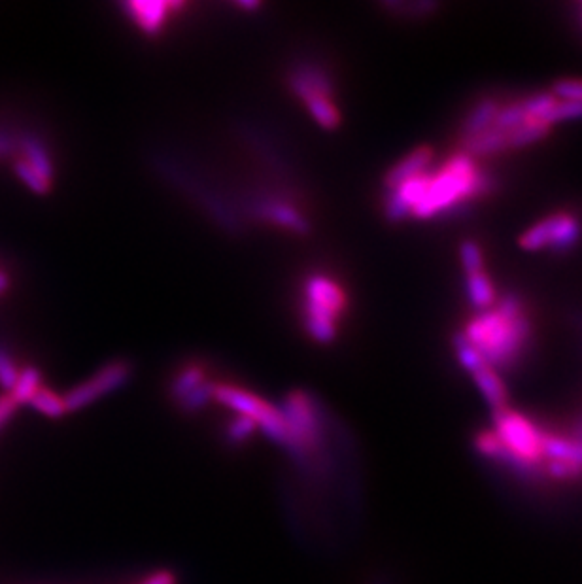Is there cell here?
I'll return each mask as SVG.
<instances>
[{"instance_id": "cb8c5ba5", "label": "cell", "mask_w": 582, "mask_h": 584, "mask_svg": "<svg viewBox=\"0 0 582 584\" xmlns=\"http://www.w3.org/2000/svg\"><path fill=\"white\" fill-rule=\"evenodd\" d=\"M548 127L560 121L582 120V103L571 101H556V104L541 118Z\"/></svg>"}, {"instance_id": "9a60e30c", "label": "cell", "mask_w": 582, "mask_h": 584, "mask_svg": "<svg viewBox=\"0 0 582 584\" xmlns=\"http://www.w3.org/2000/svg\"><path fill=\"white\" fill-rule=\"evenodd\" d=\"M505 150H509L507 133L494 129V127H490L488 131L480 133L477 137L462 140V154L469 155V157L497 154V152H505Z\"/></svg>"}, {"instance_id": "4fadbf2b", "label": "cell", "mask_w": 582, "mask_h": 584, "mask_svg": "<svg viewBox=\"0 0 582 584\" xmlns=\"http://www.w3.org/2000/svg\"><path fill=\"white\" fill-rule=\"evenodd\" d=\"M501 110V104L497 99H482L469 114L467 118L463 120L462 123V140H467V138L477 137L480 133L488 131L494 121H496L497 112Z\"/></svg>"}, {"instance_id": "1f68e13d", "label": "cell", "mask_w": 582, "mask_h": 584, "mask_svg": "<svg viewBox=\"0 0 582 584\" xmlns=\"http://www.w3.org/2000/svg\"><path fill=\"white\" fill-rule=\"evenodd\" d=\"M8 286H10V278H8V275L4 271H0V293L6 292Z\"/></svg>"}, {"instance_id": "44dd1931", "label": "cell", "mask_w": 582, "mask_h": 584, "mask_svg": "<svg viewBox=\"0 0 582 584\" xmlns=\"http://www.w3.org/2000/svg\"><path fill=\"white\" fill-rule=\"evenodd\" d=\"M454 348H456V356H458V361L462 363L463 369H467L471 375H477L488 367L482 360L479 350L465 339L463 333L454 335Z\"/></svg>"}, {"instance_id": "ac0fdd59", "label": "cell", "mask_w": 582, "mask_h": 584, "mask_svg": "<svg viewBox=\"0 0 582 584\" xmlns=\"http://www.w3.org/2000/svg\"><path fill=\"white\" fill-rule=\"evenodd\" d=\"M27 405H31L36 413L46 418H63L67 414V405L63 396H59L57 392H53L46 386H40Z\"/></svg>"}, {"instance_id": "3957f363", "label": "cell", "mask_w": 582, "mask_h": 584, "mask_svg": "<svg viewBox=\"0 0 582 584\" xmlns=\"http://www.w3.org/2000/svg\"><path fill=\"white\" fill-rule=\"evenodd\" d=\"M346 293L326 275L309 276L303 290L305 331L316 343L329 344L337 337V324L346 310Z\"/></svg>"}, {"instance_id": "5b68a950", "label": "cell", "mask_w": 582, "mask_h": 584, "mask_svg": "<svg viewBox=\"0 0 582 584\" xmlns=\"http://www.w3.org/2000/svg\"><path fill=\"white\" fill-rule=\"evenodd\" d=\"M293 437V458L303 464L320 456L324 443V424L318 403L305 392H291L280 409Z\"/></svg>"}, {"instance_id": "4316f807", "label": "cell", "mask_w": 582, "mask_h": 584, "mask_svg": "<svg viewBox=\"0 0 582 584\" xmlns=\"http://www.w3.org/2000/svg\"><path fill=\"white\" fill-rule=\"evenodd\" d=\"M19 371L21 369L16 365L14 358L0 346V386L6 390V394L12 392L16 380H18Z\"/></svg>"}, {"instance_id": "e0dca14e", "label": "cell", "mask_w": 582, "mask_h": 584, "mask_svg": "<svg viewBox=\"0 0 582 584\" xmlns=\"http://www.w3.org/2000/svg\"><path fill=\"white\" fill-rule=\"evenodd\" d=\"M465 288H467V297L475 309L488 310L496 303L494 284L484 271L475 273V275H467Z\"/></svg>"}, {"instance_id": "5bb4252c", "label": "cell", "mask_w": 582, "mask_h": 584, "mask_svg": "<svg viewBox=\"0 0 582 584\" xmlns=\"http://www.w3.org/2000/svg\"><path fill=\"white\" fill-rule=\"evenodd\" d=\"M473 378H475V384L479 386L480 394L484 396L488 407L492 409V414L499 413L507 405V388L501 375L492 371L490 367H486L484 371L473 375Z\"/></svg>"}, {"instance_id": "52a82bcc", "label": "cell", "mask_w": 582, "mask_h": 584, "mask_svg": "<svg viewBox=\"0 0 582 584\" xmlns=\"http://www.w3.org/2000/svg\"><path fill=\"white\" fill-rule=\"evenodd\" d=\"M582 224L581 220L573 214L560 212L554 216H548L543 222L530 227L522 237H520V248L528 252H537L543 248H550L554 252H567L577 242L581 241Z\"/></svg>"}, {"instance_id": "8fae6325", "label": "cell", "mask_w": 582, "mask_h": 584, "mask_svg": "<svg viewBox=\"0 0 582 584\" xmlns=\"http://www.w3.org/2000/svg\"><path fill=\"white\" fill-rule=\"evenodd\" d=\"M178 6V2H127L123 10L133 19L138 31H142L144 35L155 36L165 29L171 10Z\"/></svg>"}, {"instance_id": "2e32d148", "label": "cell", "mask_w": 582, "mask_h": 584, "mask_svg": "<svg viewBox=\"0 0 582 584\" xmlns=\"http://www.w3.org/2000/svg\"><path fill=\"white\" fill-rule=\"evenodd\" d=\"M548 133H550V127L545 121L528 118L524 123H520L518 127H514L513 131L507 133V146H509V150L526 148L530 144L543 140Z\"/></svg>"}, {"instance_id": "277c9868", "label": "cell", "mask_w": 582, "mask_h": 584, "mask_svg": "<svg viewBox=\"0 0 582 584\" xmlns=\"http://www.w3.org/2000/svg\"><path fill=\"white\" fill-rule=\"evenodd\" d=\"M212 397L216 403L235 411L240 416L250 418L278 447L293 454V437L290 426L280 409H276L269 401L257 396L254 392L240 388L229 382H214Z\"/></svg>"}, {"instance_id": "4dcf8cb0", "label": "cell", "mask_w": 582, "mask_h": 584, "mask_svg": "<svg viewBox=\"0 0 582 584\" xmlns=\"http://www.w3.org/2000/svg\"><path fill=\"white\" fill-rule=\"evenodd\" d=\"M18 407V403L8 394L0 396V430L12 420V416L18 411Z\"/></svg>"}, {"instance_id": "f1b7e54d", "label": "cell", "mask_w": 582, "mask_h": 584, "mask_svg": "<svg viewBox=\"0 0 582 584\" xmlns=\"http://www.w3.org/2000/svg\"><path fill=\"white\" fill-rule=\"evenodd\" d=\"M496 310L501 316H503V318H505V320H514V318H518L520 314H524V310H522V301H520V297H518L516 293H507V295H503Z\"/></svg>"}, {"instance_id": "d6986e66", "label": "cell", "mask_w": 582, "mask_h": 584, "mask_svg": "<svg viewBox=\"0 0 582 584\" xmlns=\"http://www.w3.org/2000/svg\"><path fill=\"white\" fill-rule=\"evenodd\" d=\"M257 431L256 424L250 418L235 414V418H231L225 426L223 439L231 448H242L250 439H254Z\"/></svg>"}, {"instance_id": "ffe728a7", "label": "cell", "mask_w": 582, "mask_h": 584, "mask_svg": "<svg viewBox=\"0 0 582 584\" xmlns=\"http://www.w3.org/2000/svg\"><path fill=\"white\" fill-rule=\"evenodd\" d=\"M40 386H42L40 371L36 367H23L19 371L18 380L8 396L12 397L18 405H27Z\"/></svg>"}, {"instance_id": "7c38bea8", "label": "cell", "mask_w": 582, "mask_h": 584, "mask_svg": "<svg viewBox=\"0 0 582 584\" xmlns=\"http://www.w3.org/2000/svg\"><path fill=\"white\" fill-rule=\"evenodd\" d=\"M431 159H433V148H429V146H420V148L412 150L411 154L405 155L386 174L384 186L392 191V189L405 184L407 180H411L414 176L424 174L429 167V163H431Z\"/></svg>"}, {"instance_id": "9c48e42d", "label": "cell", "mask_w": 582, "mask_h": 584, "mask_svg": "<svg viewBox=\"0 0 582 584\" xmlns=\"http://www.w3.org/2000/svg\"><path fill=\"white\" fill-rule=\"evenodd\" d=\"M212 386L214 380L208 377L201 363H186L174 373L169 394L176 407L184 413H199L214 401Z\"/></svg>"}, {"instance_id": "d6a6232c", "label": "cell", "mask_w": 582, "mask_h": 584, "mask_svg": "<svg viewBox=\"0 0 582 584\" xmlns=\"http://www.w3.org/2000/svg\"><path fill=\"white\" fill-rule=\"evenodd\" d=\"M240 8H248V10H252V8H259V4L257 2H239Z\"/></svg>"}, {"instance_id": "83f0119b", "label": "cell", "mask_w": 582, "mask_h": 584, "mask_svg": "<svg viewBox=\"0 0 582 584\" xmlns=\"http://www.w3.org/2000/svg\"><path fill=\"white\" fill-rule=\"evenodd\" d=\"M552 95L558 101L582 103V80H558L552 86Z\"/></svg>"}, {"instance_id": "7402d4cb", "label": "cell", "mask_w": 582, "mask_h": 584, "mask_svg": "<svg viewBox=\"0 0 582 584\" xmlns=\"http://www.w3.org/2000/svg\"><path fill=\"white\" fill-rule=\"evenodd\" d=\"M14 172L18 176L19 180L31 189L33 193H38V195H46L50 189H52V182H48L40 172L35 171L27 161H23L21 157H18L14 161Z\"/></svg>"}, {"instance_id": "8992f818", "label": "cell", "mask_w": 582, "mask_h": 584, "mask_svg": "<svg viewBox=\"0 0 582 584\" xmlns=\"http://www.w3.org/2000/svg\"><path fill=\"white\" fill-rule=\"evenodd\" d=\"M290 89L309 108L310 116L324 129L341 125L339 108L333 101V80L326 70L314 63H299L288 74Z\"/></svg>"}, {"instance_id": "f546056e", "label": "cell", "mask_w": 582, "mask_h": 584, "mask_svg": "<svg viewBox=\"0 0 582 584\" xmlns=\"http://www.w3.org/2000/svg\"><path fill=\"white\" fill-rule=\"evenodd\" d=\"M138 584H178V577L171 569H157L154 573L146 575Z\"/></svg>"}, {"instance_id": "484cf974", "label": "cell", "mask_w": 582, "mask_h": 584, "mask_svg": "<svg viewBox=\"0 0 582 584\" xmlns=\"http://www.w3.org/2000/svg\"><path fill=\"white\" fill-rule=\"evenodd\" d=\"M556 101L558 99L552 93H537L533 97H528V99L520 101V104H522V108H524V112H526L528 118L541 120L547 114L548 110L556 104Z\"/></svg>"}, {"instance_id": "603a6c76", "label": "cell", "mask_w": 582, "mask_h": 584, "mask_svg": "<svg viewBox=\"0 0 582 584\" xmlns=\"http://www.w3.org/2000/svg\"><path fill=\"white\" fill-rule=\"evenodd\" d=\"M528 120L522 104L514 103L509 104V106H501V110L497 112L496 121H494V129H499V131H513L514 127H518L520 123Z\"/></svg>"}, {"instance_id": "7a4b0ae2", "label": "cell", "mask_w": 582, "mask_h": 584, "mask_svg": "<svg viewBox=\"0 0 582 584\" xmlns=\"http://www.w3.org/2000/svg\"><path fill=\"white\" fill-rule=\"evenodd\" d=\"M477 172L479 167L475 165L473 157L462 152L452 155L441 171L431 174L428 189L412 214L420 220H426L458 205L463 199H471Z\"/></svg>"}, {"instance_id": "30bf717a", "label": "cell", "mask_w": 582, "mask_h": 584, "mask_svg": "<svg viewBox=\"0 0 582 584\" xmlns=\"http://www.w3.org/2000/svg\"><path fill=\"white\" fill-rule=\"evenodd\" d=\"M254 210H256L257 216L267 224L288 229L297 235H307L310 231L307 216L303 212H299V208L295 205H291L284 199H278V197L259 199Z\"/></svg>"}, {"instance_id": "d4e9b609", "label": "cell", "mask_w": 582, "mask_h": 584, "mask_svg": "<svg viewBox=\"0 0 582 584\" xmlns=\"http://www.w3.org/2000/svg\"><path fill=\"white\" fill-rule=\"evenodd\" d=\"M460 259L467 275H475L484 271V258L482 250L475 241H463L460 244Z\"/></svg>"}, {"instance_id": "6da1fadb", "label": "cell", "mask_w": 582, "mask_h": 584, "mask_svg": "<svg viewBox=\"0 0 582 584\" xmlns=\"http://www.w3.org/2000/svg\"><path fill=\"white\" fill-rule=\"evenodd\" d=\"M463 335L479 350L484 363L497 373L516 365L522 350L531 341V322L526 314L505 320L497 310H486L467 324Z\"/></svg>"}, {"instance_id": "ba28073f", "label": "cell", "mask_w": 582, "mask_h": 584, "mask_svg": "<svg viewBox=\"0 0 582 584\" xmlns=\"http://www.w3.org/2000/svg\"><path fill=\"white\" fill-rule=\"evenodd\" d=\"M131 377H133V363L131 361L114 360L106 363L93 377L87 378L86 382H82L78 386H74L72 390L67 392V396H63L65 405H67V413H76V411L86 409L91 403H97L101 397L120 390L121 386H125Z\"/></svg>"}]
</instances>
